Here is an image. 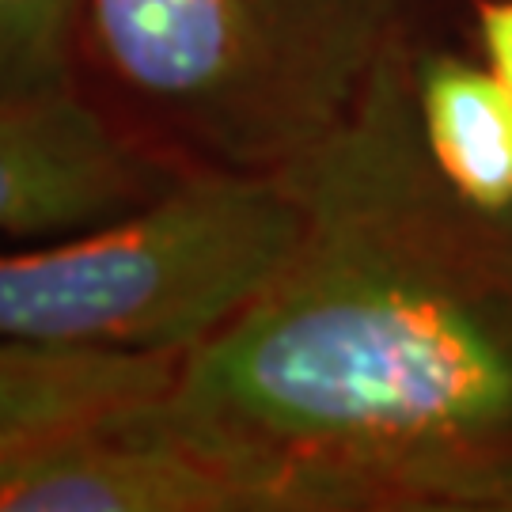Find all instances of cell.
<instances>
[{"instance_id": "obj_6", "label": "cell", "mask_w": 512, "mask_h": 512, "mask_svg": "<svg viewBox=\"0 0 512 512\" xmlns=\"http://www.w3.org/2000/svg\"><path fill=\"white\" fill-rule=\"evenodd\" d=\"M425 156L440 183L486 217H512V88L456 54L410 69Z\"/></svg>"}, {"instance_id": "obj_7", "label": "cell", "mask_w": 512, "mask_h": 512, "mask_svg": "<svg viewBox=\"0 0 512 512\" xmlns=\"http://www.w3.org/2000/svg\"><path fill=\"white\" fill-rule=\"evenodd\" d=\"M179 353H69L0 342V452L152 403L171 391Z\"/></svg>"}, {"instance_id": "obj_4", "label": "cell", "mask_w": 512, "mask_h": 512, "mask_svg": "<svg viewBox=\"0 0 512 512\" xmlns=\"http://www.w3.org/2000/svg\"><path fill=\"white\" fill-rule=\"evenodd\" d=\"M183 171L88 92L0 99V232L69 236L164 194Z\"/></svg>"}, {"instance_id": "obj_1", "label": "cell", "mask_w": 512, "mask_h": 512, "mask_svg": "<svg viewBox=\"0 0 512 512\" xmlns=\"http://www.w3.org/2000/svg\"><path fill=\"white\" fill-rule=\"evenodd\" d=\"M281 171L304 236L164 421L251 512H512V217L440 183L403 54Z\"/></svg>"}, {"instance_id": "obj_8", "label": "cell", "mask_w": 512, "mask_h": 512, "mask_svg": "<svg viewBox=\"0 0 512 512\" xmlns=\"http://www.w3.org/2000/svg\"><path fill=\"white\" fill-rule=\"evenodd\" d=\"M88 0H0V99L80 92Z\"/></svg>"}, {"instance_id": "obj_3", "label": "cell", "mask_w": 512, "mask_h": 512, "mask_svg": "<svg viewBox=\"0 0 512 512\" xmlns=\"http://www.w3.org/2000/svg\"><path fill=\"white\" fill-rule=\"evenodd\" d=\"M300 236L285 171L190 167L122 217L0 251V342L186 357L281 274Z\"/></svg>"}, {"instance_id": "obj_2", "label": "cell", "mask_w": 512, "mask_h": 512, "mask_svg": "<svg viewBox=\"0 0 512 512\" xmlns=\"http://www.w3.org/2000/svg\"><path fill=\"white\" fill-rule=\"evenodd\" d=\"M406 0H88L80 92L198 167L281 171L346 126Z\"/></svg>"}, {"instance_id": "obj_9", "label": "cell", "mask_w": 512, "mask_h": 512, "mask_svg": "<svg viewBox=\"0 0 512 512\" xmlns=\"http://www.w3.org/2000/svg\"><path fill=\"white\" fill-rule=\"evenodd\" d=\"M478 46L486 65L512 88V0L478 4Z\"/></svg>"}, {"instance_id": "obj_5", "label": "cell", "mask_w": 512, "mask_h": 512, "mask_svg": "<svg viewBox=\"0 0 512 512\" xmlns=\"http://www.w3.org/2000/svg\"><path fill=\"white\" fill-rule=\"evenodd\" d=\"M164 399V395H160ZM160 399L0 452V512H251Z\"/></svg>"}]
</instances>
